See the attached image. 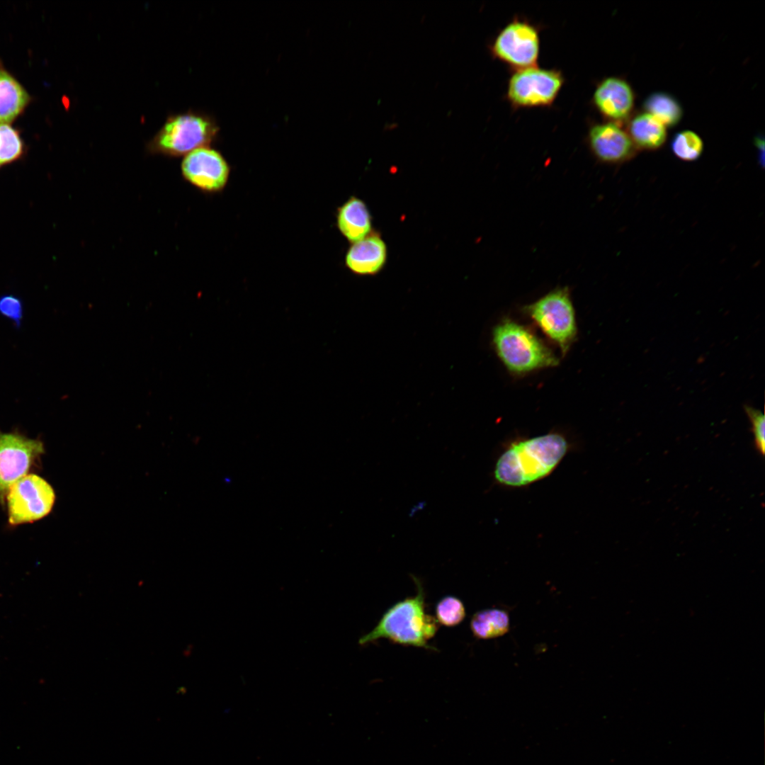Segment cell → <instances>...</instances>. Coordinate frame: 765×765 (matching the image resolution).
<instances>
[{"instance_id": "6da1fadb", "label": "cell", "mask_w": 765, "mask_h": 765, "mask_svg": "<svg viewBox=\"0 0 765 765\" xmlns=\"http://www.w3.org/2000/svg\"><path fill=\"white\" fill-rule=\"evenodd\" d=\"M569 449L568 440L557 432L514 441L497 459L494 479L508 487L528 486L550 475Z\"/></svg>"}, {"instance_id": "7a4b0ae2", "label": "cell", "mask_w": 765, "mask_h": 765, "mask_svg": "<svg viewBox=\"0 0 765 765\" xmlns=\"http://www.w3.org/2000/svg\"><path fill=\"white\" fill-rule=\"evenodd\" d=\"M412 579L417 587L416 595L390 607L376 625L361 636L358 640L360 645H365L385 638L404 646L436 650L428 641L436 633L438 623L425 612V595L421 582L415 576H412Z\"/></svg>"}, {"instance_id": "3957f363", "label": "cell", "mask_w": 765, "mask_h": 765, "mask_svg": "<svg viewBox=\"0 0 765 765\" xmlns=\"http://www.w3.org/2000/svg\"><path fill=\"white\" fill-rule=\"evenodd\" d=\"M492 342L499 358L512 374L521 375L559 363L553 351L537 335L510 319L494 327Z\"/></svg>"}, {"instance_id": "277c9868", "label": "cell", "mask_w": 765, "mask_h": 765, "mask_svg": "<svg viewBox=\"0 0 765 765\" xmlns=\"http://www.w3.org/2000/svg\"><path fill=\"white\" fill-rule=\"evenodd\" d=\"M219 127L210 116L186 113L169 117L150 141L153 153L171 157L186 156L209 144L215 139Z\"/></svg>"}, {"instance_id": "5b68a950", "label": "cell", "mask_w": 765, "mask_h": 765, "mask_svg": "<svg viewBox=\"0 0 765 765\" xmlns=\"http://www.w3.org/2000/svg\"><path fill=\"white\" fill-rule=\"evenodd\" d=\"M523 311L563 354L568 351L577 336V324L567 287L552 290Z\"/></svg>"}, {"instance_id": "8992f818", "label": "cell", "mask_w": 765, "mask_h": 765, "mask_svg": "<svg viewBox=\"0 0 765 765\" xmlns=\"http://www.w3.org/2000/svg\"><path fill=\"white\" fill-rule=\"evenodd\" d=\"M565 81L560 69L537 66L512 71L506 99L517 110L551 106Z\"/></svg>"}, {"instance_id": "52a82bcc", "label": "cell", "mask_w": 765, "mask_h": 765, "mask_svg": "<svg viewBox=\"0 0 765 765\" xmlns=\"http://www.w3.org/2000/svg\"><path fill=\"white\" fill-rule=\"evenodd\" d=\"M492 56L512 71L538 65L540 39L538 26L520 17L504 26L489 46Z\"/></svg>"}, {"instance_id": "ba28073f", "label": "cell", "mask_w": 765, "mask_h": 765, "mask_svg": "<svg viewBox=\"0 0 765 765\" xmlns=\"http://www.w3.org/2000/svg\"><path fill=\"white\" fill-rule=\"evenodd\" d=\"M6 502L11 526L37 521L47 516L55 505L54 489L44 478L31 473L21 478L8 489Z\"/></svg>"}, {"instance_id": "9c48e42d", "label": "cell", "mask_w": 765, "mask_h": 765, "mask_svg": "<svg viewBox=\"0 0 765 765\" xmlns=\"http://www.w3.org/2000/svg\"><path fill=\"white\" fill-rule=\"evenodd\" d=\"M44 453L40 439L0 431V502L15 482L28 475Z\"/></svg>"}, {"instance_id": "30bf717a", "label": "cell", "mask_w": 765, "mask_h": 765, "mask_svg": "<svg viewBox=\"0 0 765 765\" xmlns=\"http://www.w3.org/2000/svg\"><path fill=\"white\" fill-rule=\"evenodd\" d=\"M181 173L194 187L206 193H216L226 186L230 167L220 152L205 146L184 156Z\"/></svg>"}, {"instance_id": "8fae6325", "label": "cell", "mask_w": 765, "mask_h": 765, "mask_svg": "<svg viewBox=\"0 0 765 765\" xmlns=\"http://www.w3.org/2000/svg\"><path fill=\"white\" fill-rule=\"evenodd\" d=\"M586 142L594 157L606 164H623L633 159L638 152L622 125L610 121L591 123Z\"/></svg>"}, {"instance_id": "7c38bea8", "label": "cell", "mask_w": 765, "mask_h": 765, "mask_svg": "<svg viewBox=\"0 0 765 765\" xmlns=\"http://www.w3.org/2000/svg\"><path fill=\"white\" fill-rule=\"evenodd\" d=\"M635 94L627 80L610 76L596 84L591 103L606 121L618 124L626 123L633 115Z\"/></svg>"}, {"instance_id": "4fadbf2b", "label": "cell", "mask_w": 765, "mask_h": 765, "mask_svg": "<svg viewBox=\"0 0 765 765\" xmlns=\"http://www.w3.org/2000/svg\"><path fill=\"white\" fill-rule=\"evenodd\" d=\"M387 255L384 240L378 233L371 232L363 239L352 243L346 251L345 264L357 275H375L384 267Z\"/></svg>"}, {"instance_id": "5bb4252c", "label": "cell", "mask_w": 765, "mask_h": 765, "mask_svg": "<svg viewBox=\"0 0 765 765\" xmlns=\"http://www.w3.org/2000/svg\"><path fill=\"white\" fill-rule=\"evenodd\" d=\"M336 225L339 232L350 242H358L372 230L371 216L366 203L351 196L337 209Z\"/></svg>"}, {"instance_id": "9a60e30c", "label": "cell", "mask_w": 765, "mask_h": 765, "mask_svg": "<svg viewBox=\"0 0 765 765\" xmlns=\"http://www.w3.org/2000/svg\"><path fill=\"white\" fill-rule=\"evenodd\" d=\"M626 123V131L638 151H655L665 144L667 128L649 113L634 114Z\"/></svg>"}, {"instance_id": "2e32d148", "label": "cell", "mask_w": 765, "mask_h": 765, "mask_svg": "<svg viewBox=\"0 0 765 765\" xmlns=\"http://www.w3.org/2000/svg\"><path fill=\"white\" fill-rule=\"evenodd\" d=\"M29 95L6 70L0 68V123H11L26 108Z\"/></svg>"}, {"instance_id": "e0dca14e", "label": "cell", "mask_w": 765, "mask_h": 765, "mask_svg": "<svg viewBox=\"0 0 765 765\" xmlns=\"http://www.w3.org/2000/svg\"><path fill=\"white\" fill-rule=\"evenodd\" d=\"M509 616L502 609L489 608L475 613L470 620V629L480 639H491L506 634L509 630Z\"/></svg>"}, {"instance_id": "ac0fdd59", "label": "cell", "mask_w": 765, "mask_h": 765, "mask_svg": "<svg viewBox=\"0 0 765 765\" xmlns=\"http://www.w3.org/2000/svg\"><path fill=\"white\" fill-rule=\"evenodd\" d=\"M643 108L666 128L676 125L683 116V109L679 102L664 92H654L649 95L643 102Z\"/></svg>"}, {"instance_id": "d6986e66", "label": "cell", "mask_w": 765, "mask_h": 765, "mask_svg": "<svg viewBox=\"0 0 765 765\" xmlns=\"http://www.w3.org/2000/svg\"><path fill=\"white\" fill-rule=\"evenodd\" d=\"M703 147L702 138L689 130L676 133L671 141V149L674 156L685 162L697 160L701 156Z\"/></svg>"}, {"instance_id": "ffe728a7", "label": "cell", "mask_w": 765, "mask_h": 765, "mask_svg": "<svg viewBox=\"0 0 765 765\" xmlns=\"http://www.w3.org/2000/svg\"><path fill=\"white\" fill-rule=\"evenodd\" d=\"M23 143L18 133L9 125L0 123V166L21 157Z\"/></svg>"}, {"instance_id": "44dd1931", "label": "cell", "mask_w": 765, "mask_h": 765, "mask_svg": "<svg viewBox=\"0 0 765 765\" xmlns=\"http://www.w3.org/2000/svg\"><path fill=\"white\" fill-rule=\"evenodd\" d=\"M465 617L463 602L457 597L446 596L436 606V619L445 626L452 627L460 624Z\"/></svg>"}, {"instance_id": "7402d4cb", "label": "cell", "mask_w": 765, "mask_h": 765, "mask_svg": "<svg viewBox=\"0 0 765 765\" xmlns=\"http://www.w3.org/2000/svg\"><path fill=\"white\" fill-rule=\"evenodd\" d=\"M744 409L752 424L755 446L759 452L764 455L765 451L764 415L761 411L749 406H746Z\"/></svg>"}, {"instance_id": "603a6c76", "label": "cell", "mask_w": 765, "mask_h": 765, "mask_svg": "<svg viewBox=\"0 0 765 765\" xmlns=\"http://www.w3.org/2000/svg\"><path fill=\"white\" fill-rule=\"evenodd\" d=\"M0 314L11 320L16 327L21 324L23 314L22 301L13 295H4L0 297Z\"/></svg>"}, {"instance_id": "cb8c5ba5", "label": "cell", "mask_w": 765, "mask_h": 765, "mask_svg": "<svg viewBox=\"0 0 765 765\" xmlns=\"http://www.w3.org/2000/svg\"><path fill=\"white\" fill-rule=\"evenodd\" d=\"M754 143H755V145H756V147H757V149L759 150V153L761 154H760V164L764 166V137H761V136L756 137L754 138Z\"/></svg>"}]
</instances>
